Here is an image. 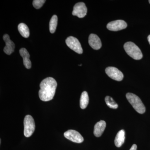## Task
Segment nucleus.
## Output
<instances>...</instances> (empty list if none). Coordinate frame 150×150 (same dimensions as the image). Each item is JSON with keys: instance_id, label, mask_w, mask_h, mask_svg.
Returning <instances> with one entry per match:
<instances>
[{"instance_id": "1", "label": "nucleus", "mask_w": 150, "mask_h": 150, "mask_svg": "<svg viewBox=\"0 0 150 150\" xmlns=\"http://www.w3.org/2000/svg\"><path fill=\"white\" fill-rule=\"evenodd\" d=\"M57 83L54 78L48 77L43 79L40 84L39 97L43 101L53 99L55 95Z\"/></svg>"}, {"instance_id": "2", "label": "nucleus", "mask_w": 150, "mask_h": 150, "mask_svg": "<svg viewBox=\"0 0 150 150\" xmlns=\"http://www.w3.org/2000/svg\"><path fill=\"white\" fill-rule=\"evenodd\" d=\"M126 97L137 112L140 114L144 113L146 111V108L139 97L134 93H128L126 94Z\"/></svg>"}, {"instance_id": "3", "label": "nucleus", "mask_w": 150, "mask_h": 150, "mask_svg": "<svg viewBox=\"0 0 150 150\" xmlns=\"http://www.w3.org/2000/svg\"><path fill=\"white\" fill-rule=\"evenodd\" d=\"M124 50L130 57L135 60H140L143 57V54L139 48L135 43L128 42L124 45Z\"/></svg>"}, {"instance_id": "4", "label": "nucleus", "mask_w": 150, "mask_h": 150, "mask_svg": "<svg viewBox=\"0 0 150 150\" xmlns=\"http://www.w3.org/2000/svg\"><path fill=\"white\" fill-rule=\"evenodd\" d=\"M24 134L26 137L32 136L35 129V123L33 118L30 115H27L24 118Z\"/></svg>"}, {"instance_id": "5", "label": "nucleus", "mask_w": 150, "mask_h": 150, "mask_svg": "<svg viewBox=\"0 0 150 150\" xmlns=\"http://www.w3.org/2000/svg\"><path fill=\"white\" fill-rule=\"evenodd\" d=\"M66 43L69 48L76 53L79 54H82L83 52L81 43L76 38L73 36H69L67 38L66 40Z\"/></svg>"}, {"instance_id": "6", "label": "nucleus", "mask_w": 150, "mask_h": 150, "mask_svg": "<svg viewBox=\"0 0 150 150\" xmlns=\"http://www.w3.org/2000/svg\"><path fill=\"white\" fill-rule=\"evenodd\" d=\"M105 71L108 76L112 79L118 81H120L123 79V73L115 67H107L105 69Z\"/></svg>"}, {"instance_id": "7", "label": "nucleus", "mask_w": 150, "mask_h": 150, "mask_svg": "<svg viewBox=\"0 0 150 150\" xmlns=\"http://www.w3.org/2000/svg\"><path fill=\"white\" fill-rule=\"evenodd\" d=\"M64 136L68 139L76 143H81L83 142V138L78 131L69 130L64 134Z\"/></svg>"}, {"instance_id": "8", "label": "nucleus", "mask_w": 150, "mask_h": 150, "mask_svg": "<svg viewBox=\"0 0 150 150\" xmlns=\"http://www.w3.org/2000/svg\"><path fill=\"white\" fill-rule=\"evenodd\" d=\"M87 12V8L83 2L78 3L74 6L72 14L79 18L84 17Z\"/></svg>"}, {"instance_id": "9", "label": "nucleus", "mask_w": 150, "mask_h": 150, "mask_svg": "<svg viewBox=\"0 0 150 150\" xmlns=\"http://www.w3.org/2000/svg\"><path fill=\"white\" fill-rule=\"evenodd\" d=\"M127 26L126 23L122 20H118L109 23L107 25V28L111 31H117L125 29Z\"/></svg>"}, {"instance_id": "10", "label": "nucleus", "mask_w": 150, "mask_h": 150, "mask_svg": "<svg viewBox=\"0 0 150 150\" xmlns=\"http://www.w3.org/2000/svg\"><path fill=\"white\" fill-rule=\"evenodd\" d=\"M3 39L6 43V46L4 51L5 54L10 55L14 51L15 45L14 43L11 40L8 34H5L3 36Z\"/></svg>"}, {"instance_id": "11", "label": "nucleus", "mask_w": 150, "mask_h": 150, "mask_svg": "<svg viewBox=\"0 0 150 150\" xmlns=\"http://www.w3.org/2000/svg\"><path fill=\"white\" fill-rule=\"evenodd\" d=\"M88 43L91 47L94 50H98L102 46L101 41L99 38L94 34L90 35L88 38Z\"/></svg>"}, {"instance_id": "12", "label": "nucleus", "mask_w": 150, "mask_h": 150, "mask_svg": "<svg viewBox=\"0 0 150 150\" xmlns=\"http://www.w3.org/2000/svg\"><path fill=\"white\" fill-rule=\"evenodd\" d=\"M106 127L105 121L101 120L95 124L94 128V135L97 137H100L103 134Z\"/></svg>"}, {"instance_id": "13", "label": "nucleus", "mask_w": 150, "mask_h": 150, "mask_svg": "<svg viewBox=\"0 0 150 150\" xmlns=\"http://www.w3.org/2000/svg\"><path fill=\"white\" fill-rule=\"evenodd\" d=\"M21 56L23 58V64L27 69H30L31 67V62L30 60V54L25 48H22L19 50Z\"/></svg>"}, {"instance_id": "14", "label": "nucleus", "mask_w": 150, "mask_h": 150, "mask_svg": "<svg viewBox=\"0 0 150 150\" xmlns=\"http://www.w3.org/2000/svg\"><path fill=\"white\" fill-rule=\"evenodd\" d=\"M125 140V132L124 130L118 131L115 137L114 143L117 147H120L123 144Z\"/></svg>"}, {"instance_id": "15", "label": "nucleus", "mask_w": 150, "mask_h": 150, "mask_svg": "<svg viewBox=\"0 0 150 150\" xmlns=\"http://www.w3.org/2000/svg\"><path fill=\"white\" fill-rule=\"evenodd\" d=\"M18 30L21 35L25 38L29 37V29L27 25L24 23H21L18 25Z\"/></svg>"}, {"instance_id": "16", "label": "nucleus", "mask_w": 150, "mask_h": 150, "mask_svg": "<svg viewBox=\"0 0 150 150\" xmlns=\"http://www.w3.org/2000/svg\"><path fill=\"white\" fill-rule=\"evenodd\" d=\"M89 103L88 94L86 91H83L81 95L80 100V106L81 108L85 109Z\"/></svg>"}, {"instance_id": "17", "label": "nucleus", "mask_w": 150, "mask_h": 150, "mask_svg": "<svg viewBox=\"0 0 150 150\" xmlns=\"http://www.w3.org/2000/svg\"><path fill=\"white\" fill-rule=\"evenodd\" d=\"M58 17L55 15L52 17L49 23V30L51 33H54L56 31Z\"/></svg>"}, {"instance_id": "18", "label": "nucleus", "mask_w": 150, "mask_h": 150, "mask_svg": "<svg viewBox=\"0 0 150 150\" xmlns=\"http://www.w3.org/2000/svg\"><path fill=\"white\" fill-rule=\"evenodd\" d=\"M105 100L108 106L110 108L116 109L118 107V104L111 97L109 96L105 97Z\"/></svg>"}, {"instance_id": "19", "label": "nucleus", "mask_w": 150, "mask_h": 150, "mask_svg": "<svg viewBox=\"0 0 150 150\" xmlns=\"http://www.w3.org/2000/svg\"><path fill=\"white\" fill-rule=\"evenodd\" d=\"M45 2V0H34L33 2V5L35 8L38 9L43 6Z\"/></svg>"}, {"instance_id": "20", "label": "nucleus", "mask_w": 150, "mask_h": 150, "mask_svg": "<svg viewBox=\"0 0 150 150\" xmlns=\"http://www.w3.org/2000/svg\"><path fill=\"white\" fill-rule=\"evenodd\" d=\"M137 145L134 144L132 146L130 150H137Z\"/></svg>"}, {"instance_id": "21", "label": "nucleus", "mask_w": 150, "mask_h": 150, "mask_svg": "<svg viewBox=\"0 0 150 150\" xmlns=\"http://www.w3.org/2000/svg\"><path fill=\"white\" fill-rule=\"evenodd\" d=\"M148 41H149V44H150V35L148 36Z\"/></svg>"}, {"instance_id": "22", "label": "nucleus", "mask_w": 150, "mask_h": 150, "mask_svg": "<svg viewBox=\"0 0 150 150\" xmlns=\"http://www.w3.org/2000/svg\"><path fill=\"white\" fill-rule=\"evenodd\" d=\"M79 66H82V64L79 65Z\"/></svg>"}, {"instance_id": "23", "label": "nucleus", "mask_w": 150, "mask_h": 150, "mask_svg": "<svg viewBox=\"0 0 150 150\" xmlns=\"http://www.w3.org/2000/svg\"><path fill=\"white\" fill-rule=\"evenodd\" d=\"M149 3L150 4V1H149Z\"/></svg>"}]
</instances>
